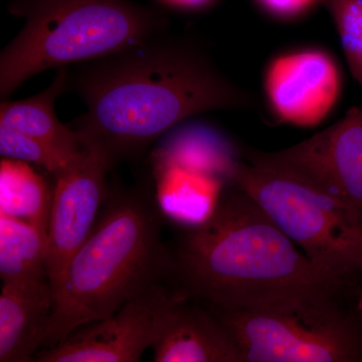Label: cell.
<instances>
[{
	"label": "cell",
	"mask_w": 362,
	"mask_h": 362,
	"mask_svg": "<svg viewBox=\"0 0 362 362\" xmlns=\"http://www.w3.org/2000/svg\"><path fill=\"white\" fill-rule=\"evenodd\" d=\"M66 78L68 66L57 69L51 84L39 94L20 101L2 100L0 125L39 140L71 161L84 147L75 131L61 123L54 109L57 99L66 92Z\"/></svg>",
	"instance_id": "obj_14"
},
{
	"label": "cell",
	"mask_w": 362,
	"mask_h": 362,
	"mask_svg": "<svg viewBox=\"0 0 362 362\" xmlns=\"http://www.w3.org/2000/svg\"><path fill=\"white\" fill-rule=\"evenodd\" d=\"M0 279L18 285L49 281L47 232L0 214Z\"/></svg>",
	"instance_id": "obj_15"
},
{
	"label": "cell",
	"mask_w": 362,
	"mask_h": 362,
	"mask_svg": "<svg viewBox=\"0 0 362 362\" xmlns=\"http://www.w3.org/2000/svg\"><path fill=\"white\" fill-rule=\"evenodd\" d=\"M246 160L294 176L362 214V104L291 147L249 150Z\"/></svg>",
	"instance_id": "obj_8"
},
{
	"label": "cell",
	"mask_w": 362,
	"mask_h": 362,
	"mask_svg": "<svg viewBox=\"0 0 362 362\" xmlns=\"http://www.w3.org/2000/svg\"><path fill=\"white\" fill-rule=\"evenodd\" d=\"M264 13L279 21H294L311 11L322 0H255Z\"/></svg>",
	"instance_id": "obj_20"
},
{
	"label": "cell",
	"mask_w": 362,
	"mask_h": 362,
	"mask_svg": "<svg viewBox=\"0 0 362 362\" xmlns=\"http://www.w3.org/2000/svg\"><path fill=\"white\" fill-rule=\"evenodd\" d=\"M166 6L185 11H197L213 4L216 0H161Z\"/></svg>",
	"instance_id": "obj_21"
},
{
	"label": "cell",
	"mask_w": 362,
	"mask_h": 362,
	"mask_svg": "<svg viewBox=\"0 0 362 362\" xmlns=\"http://www.w3.org/2000/svg\"><path fill=\"white\" fill-rule=\"evenodd\" d=\"M162 138L154 153L156 168L176 166L233 185L243 160L239 149L220 130L187 120Z\"/></svg>",
	"instance_id": "obj_13"
},
{
	"label": "cell",
	"mask_w": 362,
	"mask_h": 362,
	"mask_svg": "<svg viewBox=\"0 0 362 362\" xmlns=\"http://www.w3.org/2000/svg\"><path fill=\"white\" fill-rule=\"evenodd\" d=\"M216 310L242 362H350L362 356L358 334L331 298Z\"/></svg>",
	"instance_id": "obj_6"
},
{
	"label": "cell",
	"mask_w": 362,
	"mask_h": 362,
	"mask_svg": "<svg viewBox=\"0 0 362 362\" xmlns=\"http://www.w3.org/2000/svg\"><path fill=\"white\" fill-rule=\"evenodd\" d=\"M187 295L165 282L152 286L106 318L81 326L40 350L37 362H135L151 349L173 305Z\"/></svg>",
	"instance_id": "obj_7"
},
{
	"label": "cell",
	"mask_w": 362,
	"mask_h": 362,
	"mask_svg": "<svg viewBox=\"0 0 362 362\" xmlns=\"http://www.w3.org/2000/svg\"><path fill=\"white\" fill-rule=\"evenodd\" d=\"M173 262L180 289L223 310L331 298L340 287L233 185L211 216L183 235Z\"/></svg>",
	"instance_id": "obj_2"
},
{
	"label": "cell",
	"mask_w": 362,
	"mask_h": 362,
	"mask_svg": "<svg viewBox=\"0 0 362 362\" xmlns=\"http://www.w3.org/2000/svg\"><path fill=\"white\" fill-rule=\"evenodd\" d=\"M25 20L0 54V99L51 69L102 58L169 30L164 11L130 0H13Z\"/></svg>",
	"instance_id": "obj_4"
},
{
	"label": "cell",
	"mask_w": 362,
	"mask_h": 362,
	"mask_svg": "<svg viewBox=\"0 0 362 362\" xmlns=\"http://www.w3.org/2000/svg\"><path fill=\"white\" fill-rule=\"evenodd\" d=\"M66 92L86 106L70 127L83 147L110 168L142 156L192 117L256 106L254 96L226 77L204 44L169 30L68 66Z\"/></svg>",
	"instance_id": "obj_1"
},
{
	"label": "cell",
	"mask_w": 362,
	"mask_h": 362,
	"mask_svg": "<svg viewBox=\"0 0 362 362\" xmlns=\"http://www.w3.org/2000/svg\"><path fill=\"white\" fill-rule=\"evenodd\" d=\"M110 166L95 152L81 153L54 176L51 216L47 232V269L52 292L73 255L94 228L109 194Z\"/></svg>",
	"instance_id": "obj_10"
},
{
	"label": "cell",
	"mask_w": 362,
	"mask_h": 362,
	"mask_svg": "<svg viewBox=\"0 0 362 362\" xmlns=\"http://www.w3.org/2000/svg\"><path fill=\"white\" fill-rule=\"evenodd\" d=\"M188 295L168 312L152 345L156 362H242L240 350L221 319Z\"/></svg>",
	"instance_id": "obj_11"
},
{
	"label": "cell",
	"mask_w": 362,
	"mask_h": 362,
	"mask_svg": "<svg viewBox=\"0 0 362 362\" xmlns=\"http://www.w3.org/2000/svg\"><path fill=\"white\" fill-rule=\"evenodd\" d=\"M0 154L4 158L35 164L52 176L71 162L39 140L4 125H0Z\"/></svg>",
	"instance_id": "obj_19"
},
{
	"label": "cell",
	"mask_w": 362,
	"mask_h": 362,
	"mask_svg": "<svg viewBox=\"0 0 362 362\" xmlns=\"http://www.w3.org/2000/svg\"><path fill=\"white\" fill-rule=\"evenodd\" d=\"M352 76L362 90V0H322Z\"/></svg>",
	"instance_id": "obj_18"
},
{
	"label": "cell",
	"mask_w": 362,
	"mask_h": 362,
	"mask_svg": "<svg viewBox=\"0 0 362 362\" xmlns=\"http://www.w3.org/2000/svg\"><path fill=\"white\" fill-rule=\"evenodd\" d=\"M341 90L337 59L320 47L281 52L264 71V98L275 123L317 127L334 110Z\"/></svg>",
	"instance_id": "obj_9"
},
{
	"label": "cell",
	"mask_w": 362,
	"mask_h": 362,
	"mask_svg": "<svg viewBox=\"0 0 362 362\" xmlns=\"http://www.w3.org/2000/svg\"><path fill=\"white\" fill-rule=\"evenodd\" d=\"M160 180V204L171 216L189 228L202 225L211 216L228 185L176 166L157 168Z\"/></svg>",
	"instance_id": "obj_17"
},
{
	"label": "cell",
	"mask_w": 362,
	"mask_h": 362,
	"mask_svg": "<svg viewBox=\"0 0 362 362\" xmlns=\"http://www.w3.org/2000/svg\"><path fill=\"white\" fill-rule=\"evenodd\" d=\"M54 188L30 163L4 158L0 163V214L47 232Z\"/></svg>",
	"instance_id": "obj_16"
},
{
	"label": "cell",
	"mask_w": 362,
	"mask_h": 362,
	"mask_svg": "<svg viewBox=\"0 0 362 362\" xmlns=\"http://www.w3.org/2000/svg\"><path fill=\"white\" fill-rule=\"evenodd\" d=\"M161 230L158 207L146 192L109 189L94 228L69 261L54 292L42 349L173 278V254Z\"/></svg>",
	"instance_id": "obj_3"
},
{
	"label": "cell",
	"mask_w": 362,
	"mask_h": 362,
	"mask_svg": "<svg viewBox=\"0 0 362 362\" xmlns=\"http://www.w3.org/2000/svg\"><path fill=\"white\" fill-rule=\"evenodd\" d=\"M357 311H358L359 315H361L362 321V295L358 299V303H357Z\"/></svg>",
	"instance_id": "obj_22"
},
{
	"label": "cell",
	"mask_w": 362,
	"mask_h": 362,
	"mask_svg": "<svg viewBox=\"0 0 362 362\" xmlns=\"http://www.w3.org/2000/svg\"><path fill=\"white\" fill-rule=\"evenodd\" d=\"M54 296L51 282L2 284L0 362L35 361L42 349Z\"/></svg>",
	"instance_id": "obj_12"
},
{
	"label": "cell",
	"mask_w": 362,
	"mask_h": 362,
	"mask_svg": "<svg viewBox=\"0 0 362 362\" xmlns=\"http://www.w3.org/2000/svg\"><path fill=\"white\" fill-rule=\"evenodd\" d=\"M337 285L362 272V214L304 181L251 161L233 182Z\"/></svg>",
	"instance_id": "obj_5"
}]
</instances>
